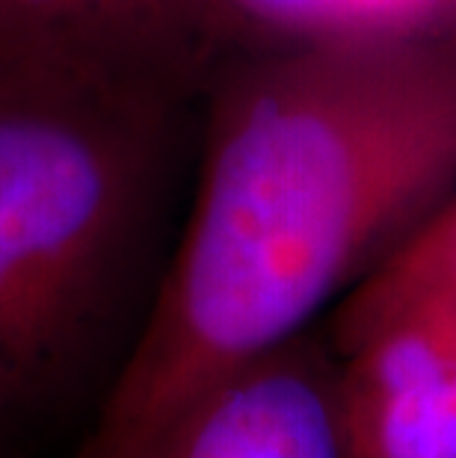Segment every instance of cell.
Returning a JSON list of instances; mask_svg holds the SVG:
<instances>
[{
    "label": "cell",
    "instance_id": "cell-1",
    "mask_svg": "<svg viewBox=\"0 0 456 458\" xmlns=\"http://www.w3.org/2000/svg\"><path fill=\"white\" fill-rule=\"evenodd\" d=\"M145 326L74 458H145L211 382L312 328L456 192V30L255 36L199 95Z\"/></svg>",
    "mask_w": 456,
    "mask_h": 458
},
{
    "label": "cell",
    "instance_id": "cell-2",
    "mask_svg": "<svg viewBox=\"0 0 456 458\" xmlns=\"http://www.w3.org/2000/svg\"><path fill=\"white\" fill-rule=\"evenodd\" d=\"M199 98L60 72L0 101V446L99 411L145 326Z\"/></svg>",
    "mask_w": 456,
    "mask_h": 458
},
{
    "label": "cell",
    "instance_id": "cell-3",
    "mask_svg": "<svg viewBox=\"0 0 456 458\" xmlns=\"http://www.w3.org/2000/svg\"><path fill=\"white\" fill-rule=\"evenodd\" d=\"M344 458H456V272L400 242L338 299Z\"/></svg>",
    "mask_w": 456,
    "mask_h": 458
},
{
    "label": "cell",
    "instance_id": "cell-4",
    "mask_svg": "<svg viewBox=\"0 0 456 458\" xmlns=\"http://www.w3.org/2000/svg\"><path fill=\"white\" fill-rule=\"evenodd\" d=\"M145 458H344L341 367L326 335L308 328L228 369Z\"/></svg>",
    "mask_w": 456,
    "mask_h": 458
},
{
    "label": "cell",
    "instance_id": "cell-5",
    "mask_svg": "<svg viewBox=\"0 0 456 458\" xmlns=\"http://www.w3.org/2000/svg\"><path fill=\"white\" fill-rule=\"evenodd\" d=\"M255 36L237 0H99L95 13L104 72L187 98Z\"/></svg>",
    "mask_w": 456,
    "mask_h": 458
},
{
    "label": "cell",
    "instance_id": "cell-6",
    "mask_svg": "<svg viewBox=\"0 0 456 458\" xmlns=\"http://www.w3.org/2000/svg\"><path fill=\"white\" fill-rule=\"evenodd\" d=\"M95 13L99 0H0V60L47 72H104Z\"/></svg>",
    "mask_w": 456,
    "mask_h": 458
},
{
    "label": "cell",
    "instance_id": "cell-7",
    "mask_svg": "<svg viewBox=\"0 0 456 458\" xmlns=\"http://www.w3.org/2000/svg\"><path fill=\"white\" fill-rule=\"evenodd\" d=\"M406 242H412L426 258L439 260L442 267L456 272V192L430 219H424L421 225L406 237Z\"/></svg>",
    "mask_w": 456,
    "mask_h": 458
},
{
    "label": "cell",
    "instance_id": "cell-8",
    "mask_svg": "<svg viewBox=\"0 0 456 458\" xmlns=\"http://www.w3.org/2000/svg\"><path fill=\"white\" fill-rule=\"evenodd\" d=\"M47 74H60V72H47V68H27V65H15V63H4L0 60V101L6 95H13L24 86H30L39 77H47Z\"/></svg>",
    "mask_w": 456,
    "mask_h": 458
},
{
    "label": "cell",
    "instance_id": "cell-9",
    "mask_svg": "<svg viewBox=\"0 0 456 458\" xmlns=\"http://www.w3.org/2000/svg\"><path fill=\"white\" fill-rule=\"evenodd\" d=\"M435 13H439L442 27H453L456 30V0H435Z\"/></svg>",
    "mask_w": 456,
    "mask_h": 458
}]
</instances>
